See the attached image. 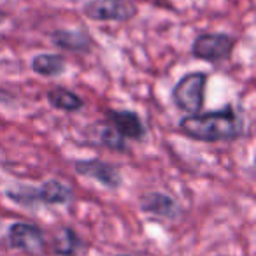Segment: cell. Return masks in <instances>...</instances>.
I'll use <instances>...</instances> for the list:
<instances>
[{"label":"cell","mask_w":256,"mask_h":256,"mask_svg":"<svg viewBox=\"0 0 256 256\" xmlns=\"http://www.w3.org/2000/svg\"><path fill=\"white\" fill-rule=\"evenodd\" d=\"M179 130L202 142L237 140L244 134V118L234 109V106L228 104L223 109L181 118Z\"/></svg>","instance_id":"1"},{"label":"cell","mask_w":256,"mask_h":256,"mask_svg":"<svg viewBox=\"0 0 256 256\" xmlns=\"http://www.w3.org/2000/svg\"><path fill=\"white\" fill-rule=\"evenodd\" d=\"M206 86L207 74L206 72H190L184 74L172 90V100L176 107L186 110L188 116L198 114L206 102Z\"/></svg>","instance_id":"2"},{"label":"cell","mask_w":256,"mask_h":256,"mask_svg":"<svg viewBox=\"0 0 256 256\" xmlns=\"http://www.w3.org/2000/svg\"><path fill=\"white\" fill-rule=\"evenodd\" d=\"M74 170L82 178L95 179L102 186L110 190H116L121 186V172L112 164H107L98 158L93 160H76L74 162Z\"/></svg>","instance_id":"6"},{"label":"cell","mask_w":256,"mask_h":256,"mask_svg":"<svg viewBox=\"0 0 256 256\" xmlns=\"http://www.w3.org/2000/svg\"><path fill=\"white\" fill-rule=\"evenodd\" d=\"M46 98L51 107L58 110H65V112H76V110L82 109L84 102L78 93L70 92V90L64 88V86H54L46 93Z\"/></svg>","instance_id":"11"},{"label":"cell","mask_w":256,"mask_h":256,"mask_svg":"<svg viewBox=\"0 0 256 256\" xmlns=\"http://www.w3.org/2000/svg\"><path fill=\"white\" fill-rule=\"evenodd\" d=\"M4 20H6V14L2 11H0V23H4Z\"/></svg>","instance_id":"15"},{"label":"cell","mask_w":256,"mask_h":256,"mask_svg":"<svg viewBox=\"0 0 256 256\" xmlns=\"http://www.w3.org/2000/svg\"><path fill=\"white\" fill-rule=\"evenodd\" d=\"M109 124L120 134L123 139L142 140L146 136V128L140 116L134 110H109L107 112Z\"/></svg>","instance_id":"7"},{"label":"cell","mask_w":256,"mask_h":256,"mask_svg":"<svg viewBox=\"0 0 256 256\" xmlns=\"http://www.w3.org/2000/svg\"><path fill=\"white\" fill-rule=\"evenodd\" d=\"M139 204L144 212L154 214V216L165 218V220H178L182 212L179 204L165 193H146L140 196Z\"/></svg>","instance_id":"8"},{"label":"cell","mask_w":256,"mask_h":256,"mask_svg":"<svg viewBox=\"0 0 256 256\" xmlns=\"http://www.w3.org/2000/svg\"><path fill=\"white\" fill-rule=\"evenodd\" d=\"M51 40L60 50L74 51V53H88L92 48V39L79 30H56L51 36Z\"/></svg>","instance_id":"10"},{"label":"cell","mask_w":256,"mask_h":256,"mask_svg":"<svg viewBox=\"0 0 256 256\" xmlns=\"http://www.w3.org/2000/svg\"><path fill=\"white\" fill-rule=\"evenodd\" d=\"M98 142L104 148H109L112 151H126V142L110 124H102L98 128Z\"/></svg>","instance_id":"14"},{"label":"cell","mask_w":256,"mask_h":256,"mask_svg":"<svg viewBox=\"0 0 256 256\" xmlns=\"http://www.w3.org/2000/svg\"><path fill=\"white\" fill-rule=\"evenodd\" d=\"M32 70L44 78H56L65 70V60L56 53H40L34 56Z\"/></svg>","instance_id":"12"},{"label":"cell","mask_w":256,"mask_h":256,"mask_svg":"<svg viewBox=\"0 0 256 256\" xmlns=\"http://www.w3.org/2000/svg\"><path fill=\"white\" fill-rule=\"evenodd\" d=\"M82 12L93 22L123 23L137 14V6L132 0H90Z\"/></svg>","instance_id":"4"},{"label":"cell","mask_w":256,"mask_h":256,"mask_svg":"<svg viewBox=\"0 0 256 256\" xmlns=\"http://www.w3.org/2000/svg\"><path fill=\"white\" fill-rule=\"evenodd\" d=\"M79 246V237L70 226H64L56 232L53 240V249L60 256H74Z\"/></svg>","instance_id":"13"},{"label":"cell","mask_w":256,"mask_h":256,"mask_svg":"<svg viewBox=\"0 0 256 256\" xmlns=\"http://www.w3.org/2000/svg\"><path fill=\"white\" fill-rule=\"evenodd\" d=\"M36 196L39 204H48V206H64L74 198V192L70 186L58 179H50L39 188H36Z\"/></svg>","instance_id":"9"},{"label":"cell","mask_w":256,"mask_h":256,"mask_svg":"<svg viewBox=\"0 0 256 256\" xmlns=\"http://www.w3.org/2000/svg\"><path fill=\"white\" fill-rule=\"evenodd\" d=\"M235 44L237 39L228 34H200L192 44V54L204 62H223L230 58Z\"/></svg>","instance_id":"3"},{"label":"cell","mask_w":256,"mask_h":256,"mask_svg":"<svg viewBox=\"0 0 256 256\" xmlns=\"http://www.w3.org/2000/svg\"><path fill=\"white\" fill-rule=\"evenodd\" d=\"M11 248L20 249L32 256H42L46 252V238L39 226L32 223H12L8 232Z\"/></svg>","instance_id":"5"},{"label":"cell","mask_w":256,"mask_h":256,"mask_svg":"<svg viewBox=\"0 0 256 256\" xmlns=\"http://www.w3.org/2000/svg\"><path fill=\"white\" fill-rule=\"evenodd\" d=\"M116 256H132V254H116Z\"/></svg>","instance_id":"16"}]
</instances>
